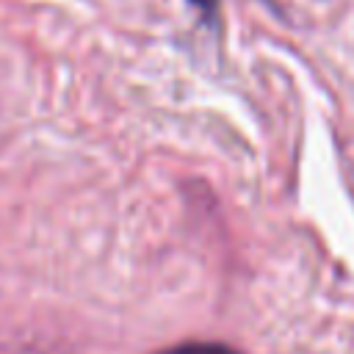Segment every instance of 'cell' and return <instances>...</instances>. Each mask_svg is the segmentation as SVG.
<instances>
[{
    "instance_id": "obj_1",
    "label": "cell",
    "mask_w": 354,
    "mask_h": 354,
    "mask_svg": "<svg viewBox=\"0 0 354 354\" xmlns=\"http://www.w3.org/2000/svg\"><path fill=\"white\" fill-rule=\"evenodd\" d=\"M158 354H238V351L230 348V346H224V343H199V340H191V343H180V346L163 348Z\"/></svg>"
},
{
    "instance_id": "obj_2",
    "label": "cell",
    "mask_w": 354,
    "mask_h": 354,
    "mask_svg": "<svg viewBox=\"0 0 354 354\" xmlns=\"http://www.w3.org/2000/svg\"><path fill=\"white\" fill-rule=\"evenodd\" d=\"M194 3H196V6H202L205 11H213V8H216V0H194Z\"/></svg>"
}]
</instances>
